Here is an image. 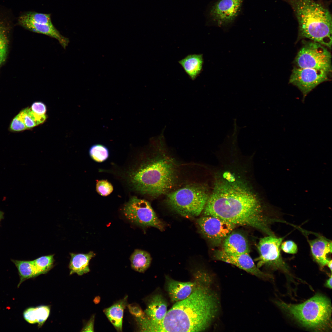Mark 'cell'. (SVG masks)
I'll return each instance as SVG.
<instances>
[{
  "instance_id": "cb8c5ba5",
  "label": "cell",
  "mask_w": 332,
  "mask_h": 332,
  "mask_svg": "<svg viewBox=\"0 0 332 332\" xmlns=\"http://www.w3.org/2000/svg\"><path fill=\"white\" fill-rule=\"evenodd\" d=\"M20 113L27 129L33 128L43 123L46 119L45 115L36 113L32 110L30 108L23 109Z\"/></svg>"
},
{
  "instance_id": "7402d4cb",
  "label": "cell",
  "mask_w": 332,
  "mask_h": 332,
  "mask_svg": "<svg viewBox=\"0 0 332 332\" xmlns=\"http://www.w3.org/2000/svg\"><path fill=\"white\" fill-rule=\"evenodd\" d=\"M151 258L147 252L139 249L136 250L130 257L131 266L135 270L144 272L149 266Z\"/></svg>"
},
{
  "instance_id": "4316f807",
  "label": "cell",
  "mask_w": 332,
  "mask_h": 332,
  "mask_svg": "<svg viewBox=\"0 0 332 332\" xmlns=\"http://www.w3.org/2000/svg\"><path fill=\"white\" fill-rule=\"evenodd\" d=\"M89 154L91 158L97 162H102L109 157V151L105 146L101 144L92 145L89 149Z\"/></svg>"
},
{
  "instance_id": "9c48e42d",
  "label": "cell",
  "mask_w": 332,
  "mask_h": 332,
  "mask_svg": "<svg viewBox=\"0 0 332 332\" xmlns=\"http://www.w3.org/2000/svg\"><path fill=\"white\" fill-rule=\"evenodd\" d=\"M283 238L267 235L259 240L257 248L259 256L255 259L259 268L263 266L287 273L289 267L280 252Z\"/></svg>"
},
{
  "instance_id": "e575fe53",
  "label": "cell",
  "mask_w": 332,
  "mask_h": 332,
  "mask_svg": "<svg viewBox=\"0 0 332 332\" xmlns=\"http://www.w3.org/2000/svg\"><path fill=\"white\" fill-rule=\"evenodd\" d=\"M128 307L130 312L136 318H142L144 315V312L138 306L129 305Z\"/></svg>"
},
{
  "instance_id": "836d02e7",
  "label": "cell",
  "mask_w": 332,
  "mask_h": 332,
  "mask_svg": "<svg viewBox=\"0 0 332 332\" xmlns=\"http://www.w3.org/2000/svg\"><path fill=\"white\" fill-rule=\"evenodd\" d=\"M35 307H30L26 310L23 313L25 320L31 324L37 323L35 316Z\"/></svg>"
},
{
  "instance_id": "7a4b0ae2",
  "label": "cell",
  "mask_w": 332,
  "mask_h": 332,
  "mask_svg": "<svg viewBox=\"0 0 332 332\" xmlns=\"http://www.w3.org/2000/svg\"><path fill=\"white\" fill-rule=\"evenodd\" d=\"M196 274L197 284L192 293L176 302L162 320L147 325L145 331L201 332L210 326L219 313V298L209 274L199 270Z\"/></svg>"
},
{
  "instance_id": "30bf717a",
  "label": "cell",
  "mask_w": 332,
  "mask_h": 332,
  "mask_svg": "<svg viewBox=\"0 0 332 332\" xmlns=\"http://www.w3.org/2000/svg\"><path fill=\"white\" fill-rule=\"evenodd\" d=\"M330 73L323 70L296 67L292 70L289 83L301 91L303 101L316 87L329 80Z\"/></svg>"
},
{
  "instance_id": "603a6c76",
  "label": "cell",
  "mask_w": 332,
  "mask_h": 332,
  "mask_svg": "<svg viewBox=\"0 0 332 332\" xmlns=\"http://www.w3.org/2000/svg\"><path fill=\"white\" fill-rule=\"evenodd\" d=\"M17 267L20 276L18 287L25 280L38 275L33 261L13 260Z\"/></svg>"
},
{
  "instance_id": "f35d334b",
  "label": "cell",
  "mask_w": 332,
  "mask_h": 332,
  "mask_svg": "<svg viewBox=\"0 0 332 332\" xmlns=\"http://www.w3.org/2000/svg\"><path fill=\"white\" fill-rule=\"evenodd\" d=\"M1 216H2V213H1V212L0 211V219H1Z\"/></svg>"
},
{
  "instance_id": "4fadbf2b",
  "label": "cell",
  "mask_w": 332,
  "mask_h": 332,
  "mask_svg": "<svg viewBox=\"0 0 332 332\" xmlns=\"http://www.w3.org/2000/svg\"><path fill=\"white\" fill-rule=\"evenodd\" d=\"M213 256L216 260L233 265L259 278L264 279L271 278L270 275L263 272L258 267L249 253L232 255L219 250L214 251Z\"/></svg>"
},
{
  "instance_id": "f1b7e54d",
  "label": "cell",
  "mask_w": 332,
  "mask_h": 332,
  "mask_svg": "<svg viewBox=\"0 0 332 332\" xmlns=\"http://www.w3.org/2000/svg\"><path fill=\"white\" fill-rule=\"evenodd\" d=\"M50 310V307L48 306H41L35 307V316L39 327H41L47 320Z\"/></svg>"
},
{
  "instance_id": "ffe728a7",
  "label": "cell",
  "mask_w": 332,
  "mask_h": 332,
  "mask_svg": "<svg viewBox=\"0 0 332 332\" xmlns=\"http://www.w3.org/2000/svg\"><path fill=\"white\" fill-rule=\"evenodd\" d=\"M71 259L69 265L70 275L76 273L79 275L87 273L90 271L89 263L95 254L90 251L87 254L71 253Z\"/></svg>"
},
{
  "instance_id": "83f0119b",
  "label": "cell",
  "mask_w": 332,
  "mask_h": 332,
  "mask_svg": "<svg viewBox=\"0 0 332 332\" xmlns=\"http://www.w3.org/2000/svg\"><path fill=\"white\" fill-rule=\"evenodd\" d=\"M7 32L4 26L0 23V67L5 61L7 55L8 40Z\"/></svg>"
},
{
  "instance_id": "d6a6232c",
  "label": "cell",
  "mask_w": 332,
  "mask_h": 332,
  "mask_svg": "<svg viewBox=\"0 0 332 332\" xmlns=\"http://www.w3.org/2000/svg\"><path fill=\"white\" fill-rule=\"evenodd\" d=\"M30 108L34 113L39 115H45L46 112V105L41 102H34L32 104Z\"/></svg>"
},
{
  "instance_id": "7c38bea8",
  "label": "cell",
  "mask_w": 332,
  "mask_h": 332,
  "mask_svg": "<svg viewBox=\"0 0 332 332\" xmlns=\"http://www.w3.org/2000/svg\"><path fill=\"white\" fill-rule=\"evenodd\" d=\"M243 0L217 1L208 9L206 14L208 20L219 26L231 24L240 13Z\"/></svg>"
},
{
  "instance_id": "ba28073f",
  "label": "cell",
  "mask_w": 332,
  "mask_h": 332,
  "mask_svg": "<svg viewBox=\"0 0 332 332\" xmlns=\"http://www.w3.org/2000/svg\"><path fill=\"white\" fill-rule=\"evenodd\" d=\"M123 213L128 220L138 225L154 227L161 231L164 229V223L146 200L132 197L124 206Z\"/></svg>"
},
{
  "instance_id": "74e56055",
  "label": "cell",
  "mask_w": 332,
  "mask_h": 332,
  "mask_svg": "<svg viewBox=\"0 0 332 332\" xmlns=\"http://www.w3.org/2000/svg\"><path fill=\"white\" fill-rule=\"evenodd\" d=\"M332 260L331 259L329 261V262L327 264V265L328 266V267L330 269V270L331 271H332Z\"/></svg>"
},
{
  "instance_id": "d4e9b609",
  "label": "cell",
  "mask_w": 332,
  "mask_h": 332,
  "mask_svg": "<svg viewBox=\"0 0 332 332\" xmlns=\"http://www.w3.org/2000/svg\"><path fill=\"white\" fill-rule=\"evenodd\" d=\"M33 262L38 275L45 274L53 266V255L42 256L33 260Z\"/></svg>"
},
{
  "instance_id": "484cf974",
  "label": "cell",
  "mask_w": 332,
  "mask_h": 332,
  "mask_svg": "<svg viewBox=\"0 0 332 332\" xmlns=\"http://www.w3.org/2000/svg\"><path fill=\"white\" fill-rule=\"evenodd\" d=\"M19 20L25 21L33 22L47 24H53L49 14L30 12L20 17Z\"/></svg>"
},
{
  "instance_id": "e0dca14e",
  "label": "cell",
  "mask_w": 332,
  "mask_h": 332,
  "mask_svg": "<svg viewBox=\"0 0 332 332\" xmlns=\"http://www.w3.org/2000/svg\"><path fill=\"white\" fill-rule=\"evenodd\" d=\"M311 253L315 261L321 267L327 265L331 259L327 257L332 253V242L322 236L309 241Z\"/></svg>"
},
{
  "instance_id": "277c9868",
  "label": "cell",
  "mask_w": 332,
  "mask_h": 332,
  "mask_svg": "<svg viewBox=\"0 0 332 332\" xmlns=\"http://www.w3.org/2000/svg\"><path fill=\"white\" fill-rule=\"evenodd\" d=\"M175 164L169 158L161 157L143 162L130 172L133 188L142 193L157 196L169 192L176 178Z\"/></svg>"
},
{
  "instance_id": "8992f818",
  "label": "cell",
  "mask_w": 332,
  "mask_h": 332,
  "mask_svg": "<svg viewBox=\"0 0 332 332\" xmlns=\"http://www.w3.org/2000/svg\"><path fill=\"white\" fill-rule=\"evenodd\" d=\"M209 196L204 187L191 185L169 193L166 203L172 209L181 215L195 217L203 211Z\"/></svg>"
},
{
  "instance_id": "5b68a950",
  "label": "cell",
  "mask_w": 332,
  "mask_h": 332,
  "mask_svg": "<svg viewBox=\"0 0 332 332\" xmlns=\"http://www.w3.org/2000/svg\"><path fill=\"white\" fill-rule=\"evenodd\" d=\"M277 305L305 327L319 331L331 328V303L324 296L317 294L300 304L279 301Z\"/></svg>"
},
{
  "instance_id": "d590c367",
  "label": "cell",
  "mask_w": 332,
  "mask_h": 332,
  "mask_svg": "<svg viewBox=\"0 0 332 332\" xmlns=\"http://www.w3.org/2000/svg\"><path fill=\"white\" fill-rule=\"evenodd\" d=\"M94 316L92 317L82 329L83 331H93Z\"/></svg>"
},
{
  "instance_id": "9a60e30c",
  "label": "cell",
  "mask_w": 332,
  "mask_h": 332,
  "mask_svg": "<svg viewBox=\"0 0 332 332\" xmlns=\"http://www.w3.org/2000/svg\"><path fill=\"white\" fill-rule=\"evenodd\" d=\"M196 278L193 282H183L167 276L166 278L167 289L171 301L176 302L188 297L196 287L197 281Z\"/></svg>"
},
{
  "instance_id": "d6986e66",
  "label": "cell",
  "mask_w": 332,
  "mask_h": 332,
  "mask_svg": "<svg viewBox=\"0 0 332 332\" xmlns=\"http://www.w3.org/2000/svg\"><path fill=\"white\" fill-rule=\"evenodd\" d=\"M178 62L190 78L194 81L202 71L204 63L203 55L201 54H189Z\"/></svg>"
},
{
  "instance_id": "1f68e13d",
  "label": "cell",
  "mask_w": 332,
  "mask_h": 332,
  "mask_svg": "<svg viewBox=\"0 0 332 332\" xmlns=\"http://www.w3.org/2000/svg\"><path fill=\"white\" fill-rule=\"evenodd\" d=\"M280 248L285 253L290 254H295L298 251L297 244L291 240H287L282 242Z\"/></svg>"
},
{
  "instance_id": "44dd1931",
  "label": "cell",
  "mask_w": 332,
  "mask_h": 332,
  "mask_svg": "<svg viewBox=\"0 0 332 332\" xmlns=\"http://www.w3.org/2000/svg\"><path fill=\"white\" fill-rule=\"evenodd\" d=\"M126 297L105 309L104 312L107 318L118 331L122 330L124 311L126 305Z\"/></svg>"
},
{
  "instance_id": "2e32d148",
  "label": "cell",
  "mask_w": 332,
  "mask_h": 332,
  "mask_svg": "<svg viewBox=\"0 0 332 332\" xmlns=\"http://www.w3.org/2000/svg\"><path fill=\"white\" fill-rule=\"evenodd\" d=\"M221 250L227 253L239 255L249 253L250 248L248 241L243 234L232 231L222 243Z\"/></svg>"
},
{
  "instance_id": "8d00e7d4",
  "label": "cell",
  "mask_w": 332,
  "mask_h": 332,
  "mask_svg": "<svg viewBox=\"0 0 332 332\" xmlns=\"http://www.w3.org/2000/svg\"><path fill=\"white\" fill-rule=\"evenodd\" d=\"M325 286L331 289L332 288V275H331L330 277L327 279L325 283Z\"/></svg>"
},
{
  "instance_id": "4dcf8cb0",
  "label": "cell",
  "mask_w": 332,
  "mask_h": 332,
  "mask_svg": "<svg viewBox=\"0 0 332 332\" xmlns=\"http://www.w3.org/2000/svg\"><path fill=\"white\" fill-rule=\"evenodd\" d=\"M10 129L14 132H19L28 129L20 113L13 119L10 125Z\"/></svg>"
},
{
  "instance_id": "3957f363",
  "label": "cell",
  "mask_w": 332,
  "mask_h": 332,
  "mask_svg": "<svg viewBox=\"0 0 332 332\" xmlns=\"http://www.w3.org/2000/svg\"><path fill=\"white\" fill-rule=\"evenodd\" d=\"M298 20L300 38H307L330 49L332 17L328 9L315 0H286Z\"/></svg>"
},
{
  "instance_id": "6da1fadb",
  "label": "cell",
  "mask_w": 332,
  "mask_h": 332,
  "mask_svg": "<svg viewBox=\"0 0 332 332\" xmlns=\"http://www.w3.org/2000/svg\"><path fill=\"white\" fill-rule=\"evenodd\" d=\"M216 181L203 210L205 216L217 217L236 226L256 229L275 236L271 224L284 221L269 216L256 195L241 181L229 175Z\"/></svg>"
},
{
  "instance_id": "f546056e",
  "label": "cell",
  "mask_w": 332,
  "mask_h": 332,
  "mask_svg": "<svg viewBox=\"0 0 332 332\" xmlns=\"http://www.w3.org/2000/svg\"><path fill=\"white\" fill-rule=\"evenodd\" d=\"M111 184L105 180L98 181L96 185V190L100 195L104 196L110 195L113 191Z\"/></svg>"
},
{
  "instance_id": "8fae6325",
  "label": "cell",
  "mask_w": 332,
  "mask_h": 332,
  "mask_svg": "<svg viewBox=\"0 0 332 332\" xmlns=\"http://www.w3.org/2000/svg\"><path fill=\"white\" fill-rule=\"evenodd\" d=\"M197 222L202 234L211 243L218 245L236 226L217 217L205 216L199 218Z\"/></svg>"
},
{
  "instance_id": "5bb4252c",
  "label": "cell",
  "mask_w": 332,
  "mask_h": 332,
  "mask_svg": "<svg viewBox=\"0 0 332 332\" xmlns=\"http://www.w3.org/2000/svg\"><path fill=\"white\" fill-rule=\"evenodd\" d=\"M167 305L162 295L157 294L152 296L149 300L142 318H136L140 329L150 323L162 320L167 312Z\"/></svg>"
},
{
  "instance_id": "52a82bcc",
  "label": "cell",
  "mask_w": 332,
  "mask_h": 332,
  "mask_svg": "<svg viewBox=\"0 0 332 332\" xmlns=\"http://www.w3.org/2000/svg\"><path fill=\"white\" fill-rule=\"evenodd\" d=\"M295 63L298 67L331 71L330 53L324 46L313 41L305 42L296 56Z\"/></svg>"
},
{
  "instance_id": "ac0fdd59",
  "label": "cell",
  "mask_w": 332,
  "mask_h": 332,
  "mask_svg": "<svg viewBox=\"0 0 332 332\" xmlns=\"http://www.w3.org/2000/svg\"><path fill=\"white\" fill-rule=\"evenodd\" d=\"M20 24L26 29L34 32L45 35L57 40L65 49L68 45L69 40L62 36L53 24L38 23L19 20Z\"/></svg>"
}]
</instances>
